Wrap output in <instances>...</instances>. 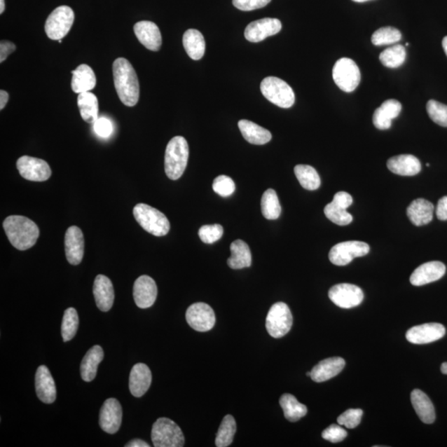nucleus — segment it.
<instances>
[{"mask_svg":"<svg viewBox=\"0 0 447 447\" xmlns=\"http://www.w3.org/2000/svg\"><path fill=\"white\" fill-rule=\"evenodd\" d=\"M224 234V229L221 225H207L200 228L198 235L204 243L213 244L220 240Z\"/></svg>","mask_w":447,"mask_h":447,"instance_id":"a18cd8bd","label":"nucleus"},{"mask_svg":"<svg viewBox=\"0 0 447 447\" xmlns=\"http://www.w3.org/2000/svg\"><path fill=\"white\" fill-rule=\"evenodd\" d=\"M371 250L368 244L362 241L342 242L333 246L329 253L330 261L337 266H348L355 258L366 256Z\"/></svg>","mask_w":447,"mask_h":447,"instance_id":"9d476101","label":"nucleus"},{"mask_svg":"<svg viewBox=\"0 0 447 447\" xmlns=\"http://www.w3.org/2000/svg\"><path fill=\"white\" fill-rule=\"evenodd\" d=\"M295 175L301 186L305 190L315 191L320 188L321 179L316 170L309 165H296L294 168Z\"/></svg>","mask_w":447,"mask_h":447,"instance_id":"c9c22d12","label":"nucleus"},{"mask_svg":"<svg viewBox=\"0 0 447 447\" xmlns=\"http://www.w3.org/2000/svg\"><path fill=\"white\" fill-rule=\"evenodd\" d=\"M95 131L99 137L107 138L112 134L113 126L111 122L106 118H99L94 123Z\"/></svg>","mask_w":447,"mask_h":447,"instance_id":"8fccbe9b","label":"nucleus"},{"mask_svg":"<svg viewBox=\"0 0 447 447\" xmlns=\"http://www.w3.org/2000/svg\"><path fill=\"white\" fill-rule=\"evenodd\" d=\"M263 97L277 106L289 109L295 103V94L291 86L275 76H268L260 85Z\"/></svg>","mask_w":447,"mask_h":447,"instance_id":"423d86ee","label":"nucleus"},{"mask_svg":"<svg viewBox=\"0 0 447 447\" xmlns=\"http://www.w3.org/2000/svg\"><path fill=\"white\" fill-rule=\"evenodd\" d=\"M322 436L323 439L330 441L331 443H338L348 436V432L339 425L332 424L322 432Z\"/></svg>","mask_w":447,"mask_h":447,"instance_id":"de8ad7c7","label":"nucleus"},{"mask_svg":"<svg viewBox=\"0 0 447 447\" xmlns=\"http://www.w3.org/2000/svg\"><path fill=\"white\" fill-rule=\"evenodd\" d=\"M152 373L145 364L139 363L132 368L130 376V390L132 395L140 398L151 386Z\"/></svg>","mask_w":447,"mask_h":447,"instance_id":"5701e85b","label":"nucleus"},{"mask_svg":"<svg viewBox=\"0 0 447 447\" xmlns=\"http://www.w3.org/2000/svg\"><path fill=\"white\" fill-rule=\"evenodd\" d=\"M345 362L341 357L327 358L319 362L312 369V380L317 383L325 382L331 380L343 371Z\"/></svg>","mask_w":447,"mask_h":447,"instance_id":"a878e982","label":"nucleus"},{"mask_svg":"<svg viewBox=\"0 0 447 447\" xmlns=\"http://www.w3.org/2000/svg\"><path fill=\"white\" fill-rule=\"evenodd\" d=\"M186 322L195 331L206 332L211 331L216 323V315L207 303H194L186 310Z\"/></svg>","mask_w":447,"mask_h":447,"instance_id":"9b49d317","label":"nucleus"},{"mask_svg":"<svg viewBox=\"0 0 447 447\" xmlns=\"http://www.w3.org/2000/svg\"><path fill=\"white\" fill-rule=\"evenodd\" d=\"M79 317L76 310L73 308H67L64 313L62 324V336L64 342H67L73 338L78 330Z\"/></svg>","mask_w":447,"mask_h":447,"instance_id":"ea45409f","label":"nucleus"},{"mask_svg":"<svg viewBox=\"0 0 447 447\" xmlns=\"http://www.w3.org/2000/svg\"><path fill=\"white\" fill-rule=\"evenodd\" d=\"M16 50V46L9 41H1L0 43V62H3L6 60L7 57L15 52Z\"/></svg>","mask_w":447,"mask_h":447,"instance_id":"603ef678","label":"nucleus"},{"mask_svg":"<svg viewBox=\"0 0 447 447\" xmlns=\"http://www.w3.org/2000/svg\"><path fill=\"white\" fill-rule=\"evenodd\" d=\"M271 0H233V4L242 11H253L268 6Z\"/></svg>","mask_w":447,"mask_h":447,"instance_id":"09e8293b","label":"nucleus"},{"mask_svg":"<svg viewBox=\"0 0 447 447\" xmlns=\"http://www.w3.org/2000/svg\"><path fill=\"white\" fill-rule=\"evenodd\" d=\"M36 393L43 403L53 404L57 398L56 385L47 366H41L35 376Z\"/></svg>","mask_w":447,"mask_h":447,"instance_id":"412c9836","label":"nucleus"},{"mask_svg":"<svg viewBox=\"0 0 447 447\" xmlns=\"http://www.w3.org/2000/svg\"><path fill=\"white\" fill-rule=\"evenodd\" d=\"M113 75L121 102L126 106H136L139 99V83L133 66L125 58H117L113 64Z\"/></svg>","mask_w":447,"mask_h":447,"instance_id":"f257e3e1","label":"nucleus"},{"mask_svg":"<svg viewBox=\"0 0 447 447\" xmlns=\"http://www.w3.org/2000/svg\"><path fill=\"white\" fill-rule=\"evenodd\" d=\"M150 446L147 443V442L140 440V439H135L132 440L129 442V443L125 445V447H149Z\"/></svg>","mask_w":447,"mask_h":447,"instance_id":"6e6d98bb","label":"nucleus"},{"mask_svg":"<svg viewBox=\"0 0 447 447\" xmlns=\"http://www.w3.org/2000/svg\"><path fill=\"white\" fill-rule=\"evenodd\" d=\"M427 111L431 120L442 127H447V106L431 99L427 104Z\"/></svg>","mask_w":447,"mask_h":447,"instance_id":"37998d69","label":"nucleus"},{"mask_svg":"<svg viewBox=\"0 0 447 447\" xmlns=\"http://www.w3.org/2000/svg\"><path fill=\"white\" fill-rule=\"evenodd\" d=\"M446 266L443 263L432 261L422 264L412 273L410 282L413 286H423L441 280L445 275Z\"/></svg>","mask_w":447,"mask_h":447,"instance_id":"aec40b11","label":"nucleus"},{"mask_svg":"<svg viewBox=\"0 0 447 447\" xmlns=\"http://www.w3.org/2000/svg\"><path fill=\"white\" fill-rule=\"evenodd\" d=\"M182 42L186 53L193 60L198 61L203 57L206 51V43L200 32L197 29L186 30Z\"/></svg>","mask_w":447,"mask_h":447,"instance_id":"473e14b6","label":"nucleus"},{"mask_svg":"<svg viewBox=\"0 0 447 447\" xmlns=\"http://www.w3.org/2000/svg\"><path fill=\"white\" fill-rule=\"evenodd\" d=\"M104 359V351L99 345H95L90 348L81 364V375L82 380L90 382L97 376L99 364Z\"/></svg>","mask_w":447,"mask_h":447,"instance_id":"c756f323","label":"nucleus"},{"mask_svg":"<svg viewBox=\"0 0 447 447\" xmlns=\"http://www.w3.org/2000/svg\"><path fill=\"white\" fill-rule=\"evenodd\" d=\"M123 418L122 407L116 399H109L99 412V426L104 432L115 434L120 430Z\"/></svg>","mask_w":447,"mask_h":447,"instance_id":"dca6fc26","label":"nucleus"},{"mask_svg":"<svg viewBox=\"0 0 447 447\" xmlns=\"http://www.w3.org/2000/svg\"><path fill=\"white\" fill-rule=\"evenodd\" d=\"M261 209L264 217L268 220H276L281 215L282 208L276 191L268 189L261 199Z\"/></svg>","mask_w":447,"mask_h":447,"instance_id":"e433bc0d","label":"nucleus"},{"mask_svg":"<svg viewBox=\"0 0 447 447\" xmlns=\"http://www.w3.org/2000/svg\"><path fill=\"white\" fill-rule=\"evenodd\" d=\"M151 439L155 447H181L184 446V433L179 425L170 418H158L152 428Z\"/></svg>","mask_w":447,"mask_h":447,"instance_id":"39448f33","label":"nucleus"},{"mask_svg":"<svg viewBox=\"0 0 447 447\" xmlns=\"http://www.w3.org/2000/svg\"><path fill=\"white\" fill-rule=\"evenodd\" d=\"M75 20V13L68 6L55 8L45 24V32L52 40H61L69 33Z\"/></svg>","mask_w":447,"mask_h":447,"instance_id":"6e6552de","label":"nucleus"},{"mask_svg":"<svg viewBox=\"0 0 447 447\" xmlns=\"http://www.w3.org/2000/svg\"><path fill=\"white\" fill-rule=\"evenodd\" d=\"M406 59V50L403 45L396 44L387 48L380 55L383 65L389 68H398L403 65Z\"/></svg>","mask_w":447,"mask_h":447,"instance_id":"58836bf2","label":"nucleus"},{"mask_svg":"<svg viewBox=\"0 0 447 447\" xmlns=\"http://www.w3.org/2000/svg\"><path fill=\"white\" fill-rule=\"evenodd\" d=\"M236 422L231 415H226L224 418L216 434V446L218 447L229 446L236 433Z\"/></svg>","mask_w":447,"mask_h":447,"instance_id":"4c0bfd02","label":"nucleus"},{"mask_svg":"<svg viewBox=\"0 0 447 447\" xmlns=\"http://www.w3.org/2000/svg\"><path fill=\"white\" fill-rule=\"evenodd\" d=\"M332 76L336 85L348 93L357 89L362 79L357 64L348 57L341 58L336 62Z\"/></svg>","mask_w":447,"mask_h":447,"instance_id":"0eeeda50","label":"nucleus"},{"mask_svg":"<svg viewBox=\"0 0 447 447\" xmlns=\"http://www.w3.org/2000/svg\"><path fill=\"white\" fill-rule=\"evenodd\" d=\"M329 298L337 307L349 309L357 307L363 302L364 293L357 285L341 284L331 287Z\"/></svg>","mask_w":447,"mask_h":447,"instance_id":"ddd939ff","label":"nucleus"},{"mask_svg":"<svg viewBox=\"0 0 447 447\" xmlns=\"http://www.w3.org/2000/svg\"><path fill=\"white\" fill-rule=\"evenodd\" d=\"M411 402L415 412L421 421L426 424L434 422L435 408L428 396L420 390H414L411 394Z\"/></svg>","mask_w":447,"mask_h":447,"instance_id":"c85d7f7f","label":"nucleus"},{"mask_svg":"<svg viewBox=\"0 0 447 447\" xmlns=\"http://www.w3.org/2000/svg\"><path fill=\"white\" fill-rule=\"evenodd\" d=\"M4 9H6V4H4V0H0V13L4 12Z\"/></svg>","mask_w":447,"mask_h":447,"instance_id":"bf43d9fd","label":"nucleus"},{"mask_svg":"<svg viewBox=\"0 0 447 447\" xmlns=\"http://www.w3.org/2000/svg\"><path fill=\"white\" fill-rule=\"evenodd\" d=\"M352 1L357 2V3H364V2L369 1V0H352Z\"/></svg>","mask_w":447,"mask_h":447,"instance_id":"052dcab7","label":"nucleus"},{"mask_svg":"<svg viewBox=\"0 0 447 447\" xmlns=\"http://www.w3.org/2000/svg\"><path fill=\"white\" fill-rule=\"evenodd\" d=\"M446 335V328L440 323H427L410 328L406 338L415 345L429 344Z\"/></svg>","mask_w":447,"mask_h":447,"instance_id":"4468645a","label":"nucleus"},{"mask_svg":"<svg viewBox=\"0 0 447 447\" xmlns=\"http://www.w3.org/2000/svg\"><path fill=\"white\" fill-rule=\"evenodd\" d=\"M135 34L141 44L150 51L158 52L162 46V35L156 24L150 21H140L134 27Z\"/></svg>","mask_w":447,"mask_h":447,"instance_id":"6ab92c4d","label":"nucleus"},{"mask_svg":"<svg viewBox=\"0 0 447 447\" xmlns=\"http://www.w3.org/2000/svg\"><path fill=\"white\" fill-rule=\"evenodd\" d=\"M402 39V34L393 27H385L373 34L371 42L376 46L391 45L399 43Z\"/></svg>","mask_w":447,"mask_h":447,"instance_id":"a19ab883","label":"nucleus"},{"mask_svg":"<svg viewBox=\"0 0 447 447\" xmlns=\"http://www.w3.org/2000/svg\"><path fill=\"white\" fill-rule=\"evenodd\" d=\"M434 206L422 198L414 200L407 209L408 217L413 225L422 226L432 221Z\"/></svg>","mask_w":447,"mask_h":447,"instance_id":"cd10ccee","label":"nucleus"},{"mask_svg":"<svg viewBox=\"0 0 447 447\" xmlns=\"http://www.w3.org/2000/svg\"><path fill=\"white\" fill-rule=\"evenodd\" d=\"M436 214L440 221H447V195L439 200Z\"/></svg>","mask_w":447,"mask_h":447,"instance_id":"864d4df0","label":"nucleus"},{"mask_svg":"<svg viewBox=\"0 0 447 447\" xmlns=\"http://www.w3.org/2000/svg\"><path fill=\"white\" fill-rule=\"evenodd\" d=\"M307 376H309V377H311V372H308L307 373Z\"/></svg>","mask_w":447,"mask_h":447,"instance_id":"680f3d73","label":"nucleus"},{"mask_svg":"<svg viewBox=\"0 0 447 447\" xmlns=\"http://www.w3.org/2000/svg\"><path fill=\"white\" fill-rule=\"evenodd\" d=\"M95 303L102 312H109L115 300V291L112 282L106 276L99 275L95 277L93 286Z\"/></svg>","mask_w":447,"mask_h":447,"instance_id":"4be33fe9","label":"nucleus"},{"mask_svg":"<svg viewBox=\"0 0 447 447\" xmlns=\"http://www.w3.org/2000/svg\"><path fill=\"white\" fill-rule=\"evenodd\" d=\"M293 326V315L289 305L277 303L272 305L266 318V329L273 338H281L291 330Z\"/></svg>","mask_w":447,"mask_h":447,"instance_id":"1a4fd4ad","label":"nucleus"},{"mask_svg":"<svg viewBox=\"0 0 447 447\" xmlns=\"http://www.w3.org/2000/svg\"><path fill=\"white\" fill-rule=\"evenodd\" d=\"M402 104L396 99H387L376 109L373 116V125L380 130L390 129L392 121L399 116Z\"/></svg>","mask_w":447,"mask_h":447,"instance_id":"b1692460","label":"nucleus"},{"mask_svg":"<svg viewBox=\"0 0 447 447\" xmlns=\"http://www.w3.org/2000/svg\"><path fill=\"white\" fill-rule=\"evenodd\" d=\"M281 29L280 20L277 18H266L250 22L246 27L245 36L250 43H259L268 36L280 33Z\"/></svg>","mask_w":447,"mask_h":447,"instance_id":"2eb2a0df","label":"nucleus"},{"mask_svg":"<svg viewBox=\"0 0 447 447\" xmlns=\"http://www.w3.org/2000/svg\"><path fill=\"white\" fill-rule=\"evenodd\" d=\"M280 403L286 419L290 422H298L308 413V408L290 394L282 395Z\"/></svg>","mask_w":447,"mask_h":447,"instance_id":"f704fd0d","label":"nucleus"},{"mask_svg":"<svg viewBox=\"0 0 447 447\" xmlns=\"http://www.w3.org/2000/svg\"><path fill=\"white\" fill-rule=\"evenodd\" d=\"M441 371L442 373H443V375L447 376V362H445L441 364Z\"/></svg>","mask_w":447,"mask_h":447,"instance_id":"13d9d810","label":"nucleus"},{"mask_svg":"<svg viewBox=\"0 0 447 447\" xmlns=\"http://www.w3.org/2000/svg\"><path fill=\"white\" fill-rule=\"evenodd\" d=\"M3 226L9 242L18 250L33 247L40 235L36 224L25 216H8L4 220Z\"/></svg>","mask_w":447,"mask_h":447,"instance_id":"f03ea898","label":"nucleus"},{"mask_svg":"<svg viewBox=\"0 0 447 447\" xmlns=\"http://www.w3.org/2000/svg\"><path fill=\"white\" fill-rule=\"evenodd\" d=\"M71 74V89L75 93L88 92L97 85V76L92 68L86 64H81Z\"/></svg>","mask_w":447,"mask_h":447,"instance_id":"bb28decb","label":"nucleus"},{"mask_svg":"<svg viewBox=\"0 0 447 447\" xmlns=\"http://www.w3.org/2000/svg\"><path fill=\"white\" fill-rule=\"evenodd\" d=\"M324 213L331 221L338 226H348L353 221L352 216L345 209L337 206L333 202L326 205Z\"/></svg>","mask_w":447,"mask_h":447,"instance_id":"79ce46f5","label":"nucleus"},{"mask_svg":"<svg viewBox=\"0 0 447 447\" xmlns=\"http://www.w3.org/2000/svg\"><path fill=\"white\" fill-rule=\"evenodd\" d=\"M363 417V411L362 409H348L337 418V422L339 425L345 426L349 428V429H353L359 426Z\"/></svg>","mask_w":447,"mask_h":447,"instance_id":"49530a36","label":"nucleus"},{"mask_svg":"<svg viewBox=\"0 0 447 447\" xmlns=\"http://www.w3.org/2000/svg\"><path fill=\"white\" fill-rule=\"evenodd\" d=\"M9 99V95L6 90H0V109H2L6 106V104Z\"/></svg>","mask_w":447,"mask_h":447,"instance_id":"5fc2aeb1","label":"nucleus"},{"mask_svg":"<svg viewBox=\"0 0 447 447\" xmlns=\"http://www.w3.org/2000/svg\"><path fill=\"white\" fill-rule=\"evenodd\" d=\"M238 126L242 135L249 144L263 145L266 144L272 139L270 132L252 121H240Z\"/></svg>","mask_w":447,"mask_h":447,"instance_id":"7c9ffc66","label":"nucleus"},{"mask_svg":"<svg viewBox=\"0 0 447 447\" xmlns=\"http://www.w3.org/2000/svg\"><path fill=\"white\" fill-rule=\"evenodd\" d=\"M17 168L25 179L32 181H45L52 176L48 163L43 159L22 156L17 161Z\"/></svg>","mask_w":447,"mask_h":447,"instance_id":"f8f14e48","label":"nucleus"},{"mask_svg":"<svg viewBox=\"0 0 447 447\" xmlns=\"http://www.w3.org/2000/svg\"><path fill=\"white\" fill-rule=\"evenodd\" d=\"M189 158L188 144L184 137L176 136L167 144L165 152V172L171 180H177L184 174Z\"/></svg>","mask_w":447,"mask_h":447,"instance_id":"7ed1b4c3","label":"nucleus"},{"mask_svg":"<svg viewBox=\"0 0 447 447\" xmlns=\"http://www.w3.org/2000/svg\"><path fill=\"white\" fill-rule=\"evenodd\" d=\"M442 48L444 49V52L447 57V36L442 40Z\"/></svg>","mask_w":447,"mask_h":447,"instance_id":"4d7b16f0","label":"nucleus"},{"mask_svg":"<svg viewBox=\"0 0 447 447\" xmlns=\"http://www.w3.org/2000/svg\"><path fill=\"white\" fill-rule=\"evenodd\" d=\"M337 206H339L344 209H348L353 203V199L351 195L345 193V191H339L334 195V198L332 200Z\"/></svg>","mask_w":447,"mask_h":447,"instance_id":"3c124183","label":"nucleus"},{"mask_svg":"<svg viewBox=\"0 0 447 447\" xmlns=\"http://www.w3.org/2000/svg\"><path fill=\"white\" fill-rule=\"evenodd\" d=\"M387 167L394 174L404 177L417 175L422 170L418 158L410 154L399 155L390 158Z\"/></svg>","mask_w":447,"mask_h":447,"instance_id":"393cba45","label":"nucleus"},{"mask_svg":"<svg viewBox=\"0 0 447 447\" xmlns=\"http://www.w3.org/2000/svg\"><path fill=\"white\" fill-rule=\"evenodd\" d=\"M231 256L228 259L227 263L232 269H241L249 268L252 263L249 245L245 241L237 240L231 245Z\"/></svg>","mask_w":447,"mask_h":447,"instance_id":"2f4dec72","label":"nucleus"},{"mask_svg":"<svg viewBox=\"0 0 447 447\" xmlns=\"http://www.w3.org/2000/svg\"><path fill=\"white\" fill-rule=\"evenodd\" d=\"M134 216L140 226L153 235L164 236L170 231V222L166 216L147 204L136 205Z\"/></svg>","mask_w":447,"mask_h":447,"instance_id":"20e7f679","label":"nucleus"},{"mask_svg":"<svg viewBox=\"0 0 447 447\" xmlns=\"http://www.w3.org/2000/svg\"><path fill=\"white\" fill-rule=\"evenodd\" d=\"M212 188L214 191L221 197L227 198L235 193V184L230 177L221 175L214 180Z\"/></svg>","mask_w":447,"mask_h":447,"instance_id":"c03bdc74","label":"nucleus"},{"mask_svg":"<svg viewBox=\"0 0 447 447\" xmlns=\"http://www.w3.org/2000/svg\"><path fill=\"white\" fill-rule=\"evenodd\" d=\"M134 299L139 308L152 307L157 299L158 287L151 277L140 276L135 282Z\"/></svg>","mask_w":447,"mask_h":447,"instance_id":"f3484780","label":"nucleus"},{"mask_svg":"<svg viewBox=\"0 0 447 447\" xmlns=\"http://www.w3.org/2000/svg\"><path fill=\"white\" fill-rule=\"evenodd\" d=\"M84 236L79 227L68 228L65 235V252L67 261L78 266L84 256Z\"/></svg>","mask_w":447,"mask_h":447,"instance_id":"a211bd4d","label":"nucleus"},{"mask_svg":"<svg viewBox=\"0 0 447 447\" xmlns=\"http://www.w3.org/2000/svg\"><path fill=\"white\" fill-rule=\"evenodd\" d=\"M81 118L88 124H93L98 120L99 104L98 99L90 91L81 93L77 97Z\"/></svg>","mask_w":447,"mask_h":447,"instance_id":"72a5a7b5","label":"nucleus"}]
</instances>
